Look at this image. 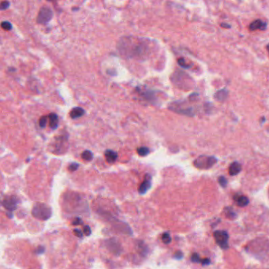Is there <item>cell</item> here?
Segmentation results:
<instances>
[{"label": "cell", "mask_w": 269, "mask_h": 269, "mask_svg": "<svg viewBox=\"0 0 269 269\" xmlns=\"http://www.w3.org/2000/svg\"><path fill=\"white\" fill-rule=\"evenodd\" d=\"M32 213L34 217L41 220H47L51 215V208L42 203L36 204L33 206Z\"/></svg>", "instance_id": "cell-1"}, {"label": "cell", "mask_w": 269, "mask_h": 269, "mask_svg": "<svg viewBox=\"0 0 269 269\" xmlns=\"http://www.w3.org/2000/svg\"><path fill=\"white\" fill-rule=\"evenodd\" d=\"M217 162V159L212 156H200L198 157L193 163V164L196 168L199 169H208L212 168L213 165Z\"/></svg>", "instance_id": "cell-2"}, {"label": "cell", "mask_w": 269, "mask_h": 269, "mask_svg": "<svg viewBox=\"0 0 269 269\" xmlns=\"http://www.w3.org/2000/svg\"><path fill=\"white\" fill-rule=\"evenodd\" d=\"M214 238L219 247L223 249H227L229 247L228 240L229 234L225 230H216L214 232Z\"/></svg>", "instance_id": "cell-3"}, {"label": "cell", "mask_w": 269, "mask_h": 269, "mask_svg": "<svg viewBox=\"0 0 269 269\" xmlns=\"http://www.w3.org/2000/svg\"><path fill=\"white\" fill-rule=\"evenodd\" d=\"M53 17V13L49 7L44 6L39 10V14L37 16V22L39 24H46L51 21Z\"/></svg>", "instance_id": "cell-4"}, {"label": "cell", "mask_w": 269, "mask_h": 269, "mask_svg": "<svg viewBox=\"0 0 269 269\" xmlns=\"http://www.w3.org/2000/svg\"><path fill=\"white\" fill-rule=\"evenodd\" d=\"M18 202V198L15 197L14 196L11 197H6L3 201V206L6 208V209L9 211H14L17 208V204Z\"/></svg>", "instance_id": "cell-5"}, {"label": "cell", "mask_w": 269, "mask_h": 269, "mask_svg": "<svg viewBox=\"0 0 269 269\" xmlns=\"http://www.w3.org/2000/svg\"><path fill=\"white\" fill-rule=\"evenodd\" d=\"M150 187H151V176L149 174H147L144 182L141 183L138 189V191L141 194H144L149 189Z\"/></svg>", "instance_id": "cell-6"}, {"label": "cell", "mask_w": 269, "mask_h": 269, "mask_svg": "<svg viewBox=\"0 0 269 269\" xmlns=\"http://www.w3.org/2000/svg\"><path fill=\"white\" fill-rule=\"evenodd\" d=\"M266 27L267 24L265 22H264L263 21H261L260 19H257V20L253 21L251 24L249 25V30L250 31H254V30L257 29L264 30L266 29Z\"/></svg>", "instance_id": "cell-7"}, {"label": "cell", "mask_w": 269, "mask_h": 269, "mask_svg": "<svg viewBox=\"0 0 269 269\" xmlns=\"http://www.w3.org/2000/svg\"><path fill=\"white\" fill-rule=\"evenodd\" d=\"M104 156L105 158H106V160L109 163H113L116 161V159H118V154H117L116 152H114V151L111 149L106 150Z\"/></svg>", "instance_id": "cell-8"}, {"label": "cell", "mask_w": 269, "mask_h": 269, "mask_svg": "<svg viewBox=\"0 0 269 269\" xmlns=\"http://www.w3.org/2000/svg\"><path fill=\"white\" fill-rule=\"evenodd\" d=\"M234 200L236 201L237 204L239 207H245L247 206L249 203V200L248 199L247 197L245 196H242V195H235L234 197Z\"/></svg>", "instance_id": "cell-9"}, {"label": "cell", "mask_w": 269, "mask_h": 269, "mask_svg": "<svg viewBox=\"0 0 269 269\" xmlns=\"http://www.w3.org/2000/svg\"><path fill=\"white\" fill-rule=\"evenodd\" d=\"M242 170V166L238 162H234L229 168V174L231 176H234Z\"/></svg>", "instance_id": "cell-10"}, {"label": "cell", "mask_w": 269, "mask_h": 269, "mask_svg": "<svg viewBox=\"0 0 269 269\" xmlns=\"http://www.w3.org/2000/svg\"><path fill=\"white\" fill-rule=\"evenodd\" d=\"M84 114V109L78 107V108H74L72 109L71 111L69 112V115H70V118H71L72 119H76V118H78L80 117L83 116Z\"/></svg>", "instance_id": "cell-11"}, {"label": "cell", "mask_w": 269, "mask_h": 269, "mask_svg": "<svg viewBox=\"0 0 269 269\" xmlns=\"http://www.w3.org/2000/svg\"><path fill=\"white\" fill-rule=\"evenodd\" d=\"M48 118H49V125H50V127L52 129H55L58 127V125H59V118H58V115H57L56 114L54 113H51L49 114V116H48Z\"/></svg>", "instance_id": "cell-12"}, {"label": "cell", "mask_w": 269, "mask_h": 269, "mask_svg": "<svg viewBox=\"0 0 269 269\" xmlns=\"http://www.w3.org/2000/svg\"><path fill=\"white\" fill-rule=\"evenodd\" d=\"M228 96V92L227 89H222L218 91L217 93H215V98L216 99H218L219 101H224L226 98Z\"/></svg>", "instance_id": "cell-13"}, {"label": "cell", "mask_w": 269, "mask_h": 269, "mask_svg": "<svg viewBox=\"0 0 269 269\" xmlns=\"http://www.w3.org/2000/svg\"><path fill=\"white\" fill-rule=\"evenodd\" d=\"M81 157L85 161H91L93 159V154L89 150H85L81 154Z\"/></svg>", "instance_id": "cell-14"}, {"label": "cell", "mask_w": 269, "mask_h": 269, "mask_svg": "<svg viewBox=\"0 0 269 269\" xmlns=\"http://www.w3.org/2000/svg\"><path fill=\"white\" fill-rule=\"evenodd\" d=\"M150 153V150L147 147H140L138 148V153L139 156H145L148 155Z\"/></svg>", "instance_id": "cell-15"}, {"label": "cell", "mask_w": 269, "mask_h": 269, "mask_svg": "<svg viewBox=\"0 0 269 269\" xmlns=\"http://www.w3.org/2000/svg\"><path fill=\"white\" fill-rule=\"evenodd\" d=\"M224 212L226 214V216L229 219H234L237 216L236 213L234 212L232 208H226L224 210Z\"/></svg>", "instance_id": "cell-16"}, {"label": "cell", "mask_w": 269, "mask_h": 269, "mask_svg": "<svg viewBox=\"0 0 269 269\" xmlns=\"http://www.w3.org/2000/svg\"><path fill=\"white\" fill-rule=\"evenodd\" d=\"M1 26H2V29L5 31H10V30L12 29V25L10 24L9 21H3L1 24Z\"/></svg>", "instance_id": "cell-17"}, {"label": "cell", "mask_w": 269, "mask_h": 269, "mask_svg": "<svg viewBox=\"0 0 269 269\" xmlns=\"http://www.w3.org/2000/svg\"><path fill=\"white\" fill-rule=\"evenodd\" d=\"M162 241L165 244H169L171 242V238H170V234L168 233H164L162 235Z\"/></svg>", "instance_id": "cell-18"}, {"label": "cell", "mask_w": 269, "mask_h": 269, "mask_svg": "<svg viewBox=\"0 0 269 269\" xmlns=\"http://www.w3.org/2000/svg\"><path fill=\"white\" fill-rule=\"evenodd\" d=\"M48 123V117L47 116H43L39 118V125L41 128H44L46 126V124Z\"/></svg>", "instance_id": "cell-19"}, {"label": "cell", "mask_w": 269, "mask_h": 269, "mask_svg": "<svg viewBox=\"0 0 269 269\" xmlns=\"http://www.w3.org/2000/svg\"><path fill=\"white\" fill-rule=\"evenodd\" d=\"M219 183V185H221L222 187H226L227 185V178L223 176H220L218 178Z\"/></svg>", "instance_id": "cell-20"}, {"label": "cell", "mask_w": 269, "mask_h": 269, "mask_svg": "<svg viewBox=\"0 0 269 269\" xmlns=\"http://www.w3.org/2000/svg\"><path fill=\"white\" fill-rule=\"evenodd\" d=\"M191 260L193 262H194V263H201V260H200V257H199V255L197 253H193V255L191 256Z\"/></svg>", "instance_id": "cell-21"}, {"label": "cell", "mask_w": 269, "mask_h": 269, "mask_svg": "<svg viewBox=\"0 0 269 269\" xmlns=\"http://www.w3.org/2000/svg\"><path fill=\"white\" fill-rule=\"evenodd\" d=\"M178 62L179 66H182L183 68L187 69V68H189V67H190V66H189V65L186 64V63L185 62V59H179L178 60Z\"/></svg>", "instance_id": "cell-22"}, {"label": "cell", "mask_w": 269, "mask_h": 269, "mask_svg": "<svg viewBox=\"0 0 269 269\" xmlns=\"http://www.w3.org/2000/svg\"><path fill=\"white\" fill-rule=\"evenodd\" d=\"M10 6V2H7V1H3L0 4V9L1 10H6L8 7Z\"/></svg>", "instance_id": "cell-23"}, {"label": "cell", "mask_w": 269, "mask_h": 269, "mask_svg": "<svg viewBox=\"0 0 269 269\" xmlns=\"http://www.w3.org/2000/svg\"><path fill=\"white\" fill-rule=\"evenodd\" d=\"M79 168V164L78 163H73L71 164L69 166V170L70 171H74L76 170L78 168Z\"/></svg>", "instance_id": "cell-24"}, {"label": "cell", "mask_w": 269, "mask_h": 269, "mask_svg": "<svg viewBox=\"0 0 269 269\" xmlns=\"http://www.w3.org/2000/svg\"><path fill=\"white\" fill-rule=\"evenodd\" d=\"M183 257V253L181 251H177L174 254V258H175L177 260H180Z\"/></svg>", "instance_id": "cell-25"}, {"label": "cell", "mask_w": 269, "mask_h": 269, "mask_svg": "<svg viewBox=\"0 0 269 269\" xmlns=\"http://www.w3.org/2000/svg\"><path fill=\"white\" fill-rule=\"evenodd\" d=\"M83 232H84V234L85 235H88V236H89V235L91 234V232H92V231H91V229H90V227H89V226H84V229H83Z\"/></svg>", "instance_id": "cell-26"}, {"label": "cell", "mask_w": 269, "mask_h": 269, "mask_svg": "<svg viewBox=\"0 0 269 269\" xmlns=\"http://www.w3.org/2000/svg\"><path fill=\"white\" fill-rule=\"evenodd\" d=\"M74 233L76 234V236H78V238H82L83 237V233H82V231L80 230H78V229H74Z\"/></svg>", "instance_id": "cell-27"}, {"label": "cell", "mask_w": 269, "mask_h": 269, "mask_svg": "<svg viewBox=\"0 0 269 269\" xmlns=\"http://www.w3.org/2000/svg\"><path fill=\"white\" fill-rule=\"evenodd\" d=\"M81 223H82V220H81L80 218H76L74 221L73 222V225H79L81 224Z\"/></svg>", "instance_id": "cell-28"}, {"label": "cell", "mask_w": 269, "mask_h": 269, "mask_svg": "<svg viewBox=\"0 0 269 269\" xmlns=\"http://www.w3.org/2000/svg\"><path fill=\"white\" fill-rule=\"evenodd\" d=\"M201 264H203V265H208V264H210V260L209 259H204V260H201Z\"/></svg>", "instance_id": "cell-29"}, {"label": "cell", "mask_w": 269, "mask_h": 269, "mask_svg": "<svg viewBox=\"0 0 269 269\" xmlns=\"http://www.w3.org/2000/svg\"><path fill=\"white\" fill-rule=\"evenodd\" d=\"M221 26H222V27H223V28H227V29L230 28V25H227V24H221Z\"/></svg>", "instance_id": "cell-30"}, {"label": "cell", "mask_w": 269, "mask_h": 269, "mask_svg": "<svg viewBox=\"0 0 269 269\" xmlns=\"http://www.w3.org/2000/svg\"><path fill=\"white\" fill-rule=\"evenodd\" d=\"M267 48H268V52H269V44L267 46Z\"/></svg>", "instance_id": "cell-31"}]
</instances>
